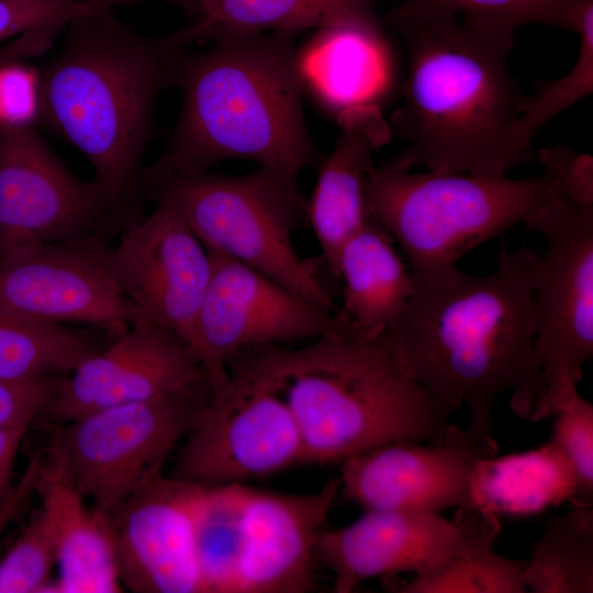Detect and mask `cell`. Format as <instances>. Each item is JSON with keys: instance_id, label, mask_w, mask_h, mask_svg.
I'll return each mask as SVG.
<instances>
[{"instance_id": "6da1fadb", "label": "cell", "mask_w": 593, "mask_h": 593, "mask_svg": "<svg viewBox=\"0 0 593 593\" xmlns=\"http://www.w3.org/2000/svg\"><path fill=\"white\" fill-rule=\"evenodd\" d=\"M383 22L406 60L389 121L403 149L391 164L492 177L535 158L517 133L525 96L507 65L515 36L472 29L428 0H405Z\"/></svg>"}, {"instance_id": "7a4b0ae2", "label": "cell", "mask_w": 593, "mask_h": 593, "mask_svg": "<svg viewBox=\"0 0 593 593\" xmlns=\"http://www.w3.org/2000/svg\"><path fill=\"white\" fill-rule=\"evenodd\" d=\"M537 256L502 246L495 271L416 289L385 331L406 372L441 400L467 404L469 428L480 434H491L503 393L512 391V410L532 422L544 394L534 354Z\"/></svg>"}, {"instance_id": "3957f363", "label": "cell", "mask_w": 593, "mask_h": 593, "mask_svg": "<svg viewBox=\"0 0 593 593\" xmlns=\"http://www.w3.org/2000/svg\"><path fill=\"white\" fill-rule=\"evenodd\" d=\"M295 35H227L198 53L180 49L174 86L182 92L181 111L168 147L143 169L144 198L223 159L251 160L293 181L321 163L303 115Z\"/></svg>"}, {"instance_id": "277c9868", "label": "cell", "mask_w": 593, "mask_h": 593, "mask_svg": "<svg viewBox=\"0 0 593 593\" xmlns=\"http://www.w3.org/2000/svg\"><path fill=\"white\" fill-rule=\"evenodd\" d=\"M336 320L303 347L239 354L290 407L305 463L340 465L387 444L440 439L460 407L406 372L385 332L363 336Z\"/></svg>"}, {"instance_id": "5b68a950", "label": "cell", "mask_w": 593, "mask_h": 593, "mask_svg": "<svg viewBox=\"0 0 593 593\" xmlns=\"http://www.w3.org/2000/svg\"><path fill=\"white\" fill-rule=\"evenodd\" d=\"M65 29L61 47L38 71L40 121L87 157L93 180L135 221L155 104L174 86L181 48L136 33L110 8L82 13Z\"/></svg>"}, {"instance_id": "8992f818", "label": "cell", "mask_w": 593, "mask_h": 593, "mask_svg": "<svg viewBox=\"0 0 593 593\" xmlns=\"http://www.w3.org/2000/svg\"><path fill=\"white\" fill-rule=\"evenodd\" d=\"M556 194L544 172L524 179L412 174L391 163L374 165L366 187L370 216L400 247L417 289L455 281L466 254L525 224Z\"/></svg>"}, {"instance_id": "52a82bcc", "label": "cell", "mask_w": 593, "mask_h": 593, "mask_svg": "<svg viewBox=\"0 0 593 593\" xmlns=\"http://www.w3.org/2000/svg\"><path fill=\"white\" fill-rule=\"evenodd\" d=\"M209 380L169 393L45 423L48 444L41 477L76 490L109 515L163 475L171 451L212 399Z\"/></svg>"}, {"instance_id": "ba28073f", "label": "cell", "mask_w": 593, "mask_h": 593, "mask_svg": "<svg viewBox=\"0 0 593 593\" xmlns=\"http://www.w3.org/2000/svg\"><path fill=\"white\" fill-rule=\"evenodd\" d=\"M298 182L261 167L244 176L205 170L172 179L145 198L170 194L210 254L256 269L335 313L315 266L293 245V232L309 225Z\"/></svg>"}, {"instance_id": "9c48e42d", "label": "cell", "mask_w": 593, "mask_h": 593, "mask_svg": "<svg viewBox=\"0 0 593 593\" xmlns=\"http://www.w3.org/2000/svg\"><path fill=\"white\" fill-rule=\"evenodd\" d=\"M525 225L545 243L532 275L534 354L545 384L538 422L579 392L593 357V206L556 194Z\"/></svg>"}, {"instance_id": "30bf717a", "label": "cell", "mask_w": 593, "mask_h": 593, "mask_svg": "<svg viewBox=\"0 0 593 593\" xmlns=\"http://www.w3.org/2000/svg\"><path fill=\"white\" fill-rule=\"evenodd\" d=\"M180 443L169 477L200 486L244 483L305 463L301 436L284 400L242 357Z\"/></svg>"}, {"instance_id": "8fae6325", "label": "cell", "mask_w": 593, "mask_h": 593, "mask_svg": "<svg viewBox=\"0 0 593 593\" xmlns=\"http://www.w3.org/2000/svg\"><path fill=\"white\" fill-rule=\"evenodd\" d=\"M132 221L92 179L82 181L30 125L0 124V255L103 234Z\"/></svg>"}, {"instance_id": "7c38bea8", "label": "cell", "mask_w": 593, "mask_h": 593, "mask_svg": "<svg viewBox=\"0 0 593 593\" xmlns=\"http://www.w3.org/2000/svg\"><path fill=\"white\" fill-rule=\"evenodd\" d=\"M109 239L93 234L0 255V309L38 322L88 324L110 338L118 336L141 312L119 287Z\"/></svg>"}, {"instance_id": "4fadbf2b", "label": "cell", "mask_w": 593, "mask_h": 593, "mask_svg": "<svg viewBox=\"0 0 593 593\" xmlns=\"http://www.w3.org/2000/svg\"><path fill=\"white\" fill-rule=\"evenodd\" d=\"M212 271L190 348L213 396L230 385L227 366L240 353L313 340L337 327L335 313L237 261L211 254Z\"/></svg>"}, {"instance_id": "5bb4252c", "label": "cell", "mask_w": 593, "mask_h": 593, "mask_svg": "<svg viewBox=\"0 0 593 593\" xmlns=\"http://www.w3.org/2000/svg\"><path fill=\"white\" fill-rule=\"evenodd\" d=\"M451 521L433 512L363 511L353 523L325 527L316 559L333 575L336 593H350L365 580L433 570L460 555L494 547L499 517L456 508Z\"/></svg>"}, {"instance_id": "9a60e30c", "label": "cell", "mask_w": 593, "mask_h": 593, "mask_svg": "<svg viewBox=\"0 0 593 593\" xmlns=\"http://www.w3.org/2000/svg\"><path fill=\"white\" fill-rule=\"evenodd\" d=\"M497 450L491 434L451 424L436 441H396L346 459L340 492L363 511H471L475 466Z\"/></svg>"}, {"instance_id": "2e32d148", "label": "cell", "mask_w": 593, "mask_h": 593, "mask_svg": "<svg viewBox=\"0 0 593 593\" xmlns=\"http://www.w3.org/2000/svg\"><path fill=\"white\" fill-rule=\"evenodd\" d=\"M152 200L157 202L154 211L126 227L113 247L114 273L143 315L190 347L211 277V254L170 194Z\"/></svg>"}, {"instance_id": "e0dca14e", "label": "cell", "mask_w": 593, "mask_h": 593, "mask_svg": "<svg viewBox=\"0 0 593 593\" xmlns=\"http://www.w3.org/2000/svg\"><path fill=\"white\" fill-rule=\"evenodd\" d=\"M202 380H209L206 371L189 345L139 313L127 329L59 380L38 418L66 423Z\"/></svg>"}, {"instance_id": "ac0fdd59", "label": "cell", "mask_w": 593, "mask_h": 593, "mask_svg": "<svg viewBox=\"0 0 593 593\" xmlns=\"http://www.w3.org/2000/svg\"><path fill=\"white\" fill-rule=\"evenodd\" d=\"M200 491L163 474L108 515L123 589L202 593L195 545Z\"/></svg>"}, {"instance_id": "d6986e66", "label": "cell", "mask_w": 593, "mask_h": 593, "mask_svg": "<svg viewBox=\"0 0 593 593\" xmlns=\"http://www.w3.org/2000/svg\"><path fill=\"white\" fill-rule=\"evenodd\" d=\"M339 492L338 478L309 494L247 486L233 593L312 590L317 541Z\"/></svg>"}, {"instance_id": "ffe728a7", "label": "cell", "mask_w": 593, "mask_h": 593, "mask_svg": "<svg viewBox=\"0 0 593 593\" xmlns=\"http://www.w3.org/2000/svg\"><path fill=\"white\" fill-rule=\"evenodd\" d=\"M296 64L304 90L336 116L383 109L403 80L393 38L376 12L316 29L296 49Z\"/></svg>"}, {"instance_id": "44dd1931", "label": "cell", "mask_w": 593, "mask_h": 593, "mask_svg": "<svg viewBox=\"0 0 593 593\" xmlns=\"http://www.w3.org/2000/svg\"><path fill=\"white\" fill-rule=\"evenodd\" d=\"M339 136L331 154L318 164V177L307 201V223L318 243L323 261L336 278L345 243L371 219L366 187L373 153L392 138L382 109L355 108L336 116Z\"/></svg>"}, {"instance_id": "7402d4cb", "label": "cell", "mask_w": 593, "mask_h": 593, "mask_svg": "<svg viewBox=\"0 0 593 593\" xmlns=\"http://www.w3.org/2000/svg\"><path fill=\"white\" fill-rule=\"evenodd\" d=\"M336 279L343 286L336 317L369 337L384 333L417 289L392 237L372 217L343 246Z\"/></svg>"}, {"instance_id": "603a6c76", "label": "cell", "mask_w": 593, "mask_h": 593, "mask_svg": "<svg viewBox=\"0 0 593 593\" xmlns=\"http://www.w3.org/2000/svg\"><path fill=\"white\" fill-rule=\"evenodd\" d=\"M36 491L55 537L58 580L53 592H122L108 515L89 507L83 496L60 481L40 474Z\"/></svg>"}, {"instance_id": "cb8c5ba5", "label": "cell", "mask_w": 593, "mask_h": 593, "mask_svg": "<svg viewBox=\"0 0 593 593\" xmlns=\"http://www.w3.org/2000/svg\"><path fill=\"white\" fill-rule=\"evenodd\" d=\"M181 9L191 22L166 37L180 48L227 35L298 34L376 12L374 0H184Z\"/></svg>"}, {"instance_id": "d4e9b609", "label": "cell", "mask_w": 593, "mask_h": 593, "mask_svg": "<svg viewBox=\"0 0 593 593\" xmlns=\"http://www.w3.org/2000/svg\"><path fill=\"white\" fill-rule=\"evenodd\" d=\"M577 478L550 440L519 454L480 460L471 481L473 510L486 514L526 516L571 502Z\"/></svg>"}, {"instance_id": "484cf974", "label": "cell", "mask_w": 593, "mask_h": 593, "mask_svg": "<svg viewBox=\"0 0 593 593\" xmlns=\"http://www.w3.org/2000/svg\"><path fill=\"white\" fill-rule=\"evenodd\" d=\"M101 348L89 332L0 309V380L21 382L60 376Z\"/></svg>"}, {"instance_id": "4316f807", "label": "cell", "mask_w": 593, "mask_h": 593, "mask_svg": "<svg viewBox=\"0 0 593 593\" xmlns=\"http://www.w3.org/2000/svg\"><path fill=\"white\" fill-rule=\"evenodd\" d=\"M524 583L532 593L593 592L592 506H573L546 521L526 560Z\"/></svg>"}, {"instance_id": "83f0119b", "label": "cell", "mask_w": 593, "mask_h": 593, "mask_svg": "<svg viewBox=\"0 0 593 593\" xmlns=\"http://www.w3.org/2000/svg\"><path fill=\"white\" fill-rule=\"evenodd\" d=\"M247 485L201 486L195 514L202 593H233Z\"/></svg>"}, {"instance_id": "f1b7e54d", "label": "cell", "mask_w": 593, "mask_h": 593, "mask_svg": "<svg viewBox=\"0 0 593 593\" xmlns=\"http://www.w3.org/2000/svg\"><path fill=\"white\" fill-rule=\"evenodd\" d=\"M494 547L473 550L394 586L400 593H525L526 560L508 559Z\"/></svg>"}, {"instance_id": "f546056e", "label": "cell", "mask_w": 593, "mask_h": 593, "mask_svg": "<svg viewBox=\"0 0 593 593\" xmlns=\"http://www.w3.org/2000/svg\"><path fill=\"white\" fill-rule=\"evenodd\" d=\"M461 23L481 32L514 36L525 24L541 23L577 33L585 7L593 0H428Z\"/></svg>"}, {"instance_id": "4dcf8cb0", "label": "cell", "mask_w": 593, "mask_h": 593, "mask_svg": "<svg viewBox=\"0 0 593 593\" xmlns=\"http://www.w3.org/2000/svg\"><path fill=\"white\" fill-rule=\"evenodd\" d=\"M577 33L580 45L571 69L535 94L524 97L517 133L521 143L529 149L545 124L593 92V2L584 9Z\"/></svg>"}, {"instance_id": "1f68e13d", "label": "cell", "mask_w": 593, "mask_h": 593, "mask_svg": "<svg viewBox=\"0 0 593 593\" xmlns=\"http://www.w3.org/2000/svg\"><path fill=\"white\" fill-rule=\"evenodd\" d=\"M54 567V532L40 505L22 534L0 559V593L52 592L49 579Z\"/></svg>"}, {"instance_id": "d6a6232c", "label": "cell", "mask_w": 593, "mask_h": 593, "mask_svg": "<svg viewBox=\"0 0 593 593\" xmlns=\"http://www.w3.org/2000/svg\"><path fill=\"white\" fill-rule=\"evenodd\" d=\"M549 440L569 460L575 478L577 492L572 506L593 504V405L577 392L555 413Z\"/></svg>"}, {"instance_id": "836d02e7", "label": "cell", "mask_w": 593, "mask_h": 593, "mask_svg": "<svg viewBox=\"0 0 593 593\" xmlns=\"http://www.w3.org/2000/svg\"><path fill=\"white\" fill-rule=\"evenodd\" d=\"M96 8L82 0H0V43L36 29L65 27Z\"/></svg>"}, {"instance_id": "e575fe53", "label": "cell", "mask_w": 593, "mask_h": 593, "mask_svg": "<svg viewBox=\"0 0 593 593\" xmlns=\"http://www.w3.org/2000/svg\"><path fill=\"white\" fill-rule=\"evenodd\" d=\"M557 194L579 206H593V157L564 145L541 148L535 158Z\"/></svg>"}, {"instance_id": "d590c367", "label": "cell", "mask_w": 593, "mask_h": 593, "mask_svg": "<svg viewBox=\"0 0 593 593\" xmlns=\"http://www.w3.org/2000/svg\"><path fill=\"white\" fill-rule=\"evenodd\" d=\"M40 115V74L14 64L1 65L0 124L33 126Z\"/></svg>"}, {"instance_id": "8d00e7d4", "label": "cell", "mask_w": 593, "mask_h": 593, "mask_svg": "<svg viewBox=\"0 0 593 593\" xmlns=\"http://www.w3.org/2000/svg\"><path fill=\"white\" fill-rule=\"evenodd\" d=\"M60 379L58 374L21 382L0 380V427H30L38 419Z\"/></svg>"}, {"instance_id": "74e56055", "label": "cell", "mask_w": 593, "mask_h": 593, "mask_svg": "<svg viewBox=\"0 0 593 593\" xmlns=\"http://www.w3.org/2000/svg\"><path fill=\"white\" fill-rule=\"evenodd\" d=\"M42 461L41 452L33 457L20 481L15 483L11 494L4 499H0V533L16 516L31 493L36 490Z\"/></svg>"}, {"instance_id": "f35d334b", "label": "cell", "mask_w": 593, "mask_h": 593, "mask_svg": "<svg viewBox=\"0 0 593 593\" xmlns=\"http://www.w3.org/2000/svg\"><path fill=\"white\" fill-rule=\"evenodd\" d=\"M27 429L29 426L0 427V499L9 496L15 486L14 463Z\"/></svg>"}, {"instance_id": "ab89813d", "label": "cell", "mask_w": 593, "mask_h": 593, "mask_svg": "<svg viewBox=\"0 0 593 593\" xmlns=\"http://www.w3.org/2000/svg\"><path fill=\"white\" fill-rule=\"evenodd\" d=\"M91 5H94V7H98V8H110L112 9L113 7L115 5H126V4H132V3H136V2H141V1H146V0H82ZM165 1H168L172 4H176L180 8H182L183 5V1L184 0H165Z\"/></svg>"}]
</instances>
